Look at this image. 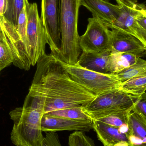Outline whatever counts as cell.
<instances>
[{"label":"cell","instance_id":"8","mask_svg":"<svg viewBox=\"0 0 146 146\" xmlns=\"http://www.w3.org/2000/svg\"><path fill=\"white\" fill-rule=\"evenodd\" d=\"M88 20L86 30L80 37V47L82 52L97 53L111 49V30L98 18L92 17Z\"/></svg>","mask_w":146,"mask_h":146},{"label":"cell","instance_id":"24","mask_svg":"<svg viewBox=\"0 0 146 146\" xmlns=\"http://www.w3.org/2000/svg\"><path fill=\"white\" fill-rule=\"evenodd\" d=\"M69 146H95L93 141L82 131H76L68 137Z\"/></svg>","mask_w":146,"mask_h":146},{"label":"cell","instance_id":"17","mask_svg":"<svg viewBox=\"0 0 146 146\" xmlns=\"http://www.w3.org/2000/svg\"><path fill=\"white\" fill-rule=\"evenodd\" d=\"M139 57L128 53L111 52L107 65L108 73L115 74L129 67L137 62Z\"/></svg>","mask_w":146,"mask_h":146},{"label":"cell","instance_id":"10","mask_svg":"<svg viewBox=\"0 0 146 146\" xmlns=\"http://www.w3.org/2000/svg\"><path fill=\"white\" fill-rule=\"evenodd\" d=\"M0 28L4 33L10 47L13 58V64L20 69L29 70L31 66L25 45L21 40L16 28L0 15Z\"/></svg>","mask_w":146,"mask_h":146},{"label":"cell","instance_id":"19","mask_svg":"<svg viewBox=\"0 0 146 146\" xmlns=\"http://www.w3.org/2000/svg\"><path fill=\"white\" fill-rule=\"evenodd\" d=\"M115 74L122 83L134 77L146 76V60L139 57L133 66Z\"/></svg>","mask_w":146,"mask_h":146},{"label":"cell","instance_id":"9","mask_svg":"<svg viewBox=\"0 0 146 146\" xmlns=\"http://www.w3.org/2000/svg\"><path fill=\"white\" fill-rule=\"evenodd\" d=\"M115 1L120 7L121 13L115 21L108 28L131 34L145 46L140 30L136 22V18L140 12L146 7L145 4L140 3L138 0Z\"/></svg>","mask_w":146,"mask_h":146},{"label":"cell","instance_id":"15","mask_svg":"<svg viewBox=\"0 0 146 146\" xmlns=\"http://www.w3.org/2000/svg\"><path fill=\"white\" fill-rule=\"evenodd\" d=\"M111 53V49L97 53L82 52L77 63L82 67L91 71L109 74L107 65Z\"/></svg>","mask_w":146,"mask_h":146},{"label":"cell","instance_id":"12","mask_svg":"<svg viewBox=\"0 0 146 146\" xmlns=\"http://www.w3.org/2000/svg\"><path fill=\"white\" fill-rule=\"evenodd\" d=\"M111 30V53H128L140 57L146 52V47L134 36L118 31Z\"/></svg>","mask_w":146,"mask_h":146},{"label":"cell","instance_id":"28","mask_svg":"<svg viewBox=\"0 0 146 146\" xmlns=\"http://www.w3.org/2000/svg\"><path fill=\"white\" fill-rule=\"evenodd\" d=\"M141 114L146 119V93L140 96L132 109Z\"/></svg>","mask_w":146,"mask_h":146},{"label":"cell","instance_id":"3","mask_svg":"<svg viewBox=\"0 0 146 146\" xmlns=\"http://www.w3.org/2000/svg\"><path fill=\"white\" fill-rule=\"evenodd\" d=\"M44 111L17 107L10 111L13 122L11 140L16 146H42L44 136L41 129Z\"/></svg>","mask_w":146,"mask_h":146},{"label":"cell","instance_id":"27","mask_svg":"<svg viewBox=\"0 0 146 146\" xmlns=\"http://www.w3.org/2000/svg\"><path fill=\"white\" fill-rule=\"evenodd\" d=\"M136 22L140 30L146 47V7L140 12L136 18Z\"/></svg>","mask_w":146,"mask_h":146},{"label":"cell","instance_id":"20","mask_svg":"<svg viewBox=\"0 0 146 146\" xmlns=\"http://www.w3.org/2000/svg\"><path fill=\"white\" fill-rule=\"evenodd\" d=\"M133 96L140 97L146 91V76L134 77L122 83L119 89Z\"/></svg>","mask_w":146,"mask_h":146},{"label":"cell","instance_id":"25","mask_svg":"<svg viewBox=\"0 0 146 146\" xmlns=\"http://www.w3.org/2000/svg\"><path fill=\"white\" fill-rule=\"evenodd\" d=\"M27 23V14L26 5H25L19 15L17 31L21 40L25 45L26 48V31Z\"/></svg>","mask_w":146,"mask_h":146},{"label":"cell","instance_id":"4","mask_svg":"<svg viewBox=\"0 0 146 146\" xmlns=\"http://www.w3.org/2000/svg\"><path fill=\"white\" fill-rule=\"evenodd\" d=\"M139 97L116 89L97 96L84 109L93 120H97L132 110Z\"/></svg>","mask_w":146,"mask_h":146},{"label":"cell","instance_id":"26","mask_svg":"<svg viewBox=\"0 0 146 146\" xmlns=\"http://www.w3.org/2000/svg\"><path fill=\"white\" fill-rule=\"evenodd\" d=\"M42 146H62L61 144L59 136L56 132H46L44 137Z\"/></svg>","mask_w":146,"mask_h":146},{"label":"cell","instance_id":"32","mask_svg":"<svg viewBox=\"0 0 146 146\" xmlns=\"http://www.w3.org/2000/svg\"><path fill=\"white\" fill-rule=\"evenodd\" d=\"M105 1H110V0H105Z\"/></svg>","mask_w":146,"mask_h":146},{"label":"cell","instance_id":"2","mask_svg":"<svg viewBox=\"0 0 146 146\" xmlns=\"http://www.w3.org/2000/svg\"><path fill=\"white\" fill-rule=\"evenodd\" d=\"M80 0H60L61 46L58 58L68 65H75L80 56L78 32Z\"/></svg>","mask_w":146,"mask_h":146},{"label":"cell","instance_id":"22","mask_svg":"<svg viewBox=\"0 0 146 146\" xmlns=\"http://www.w3.org/2000/svg\"><path fill=\"white\" fill-rule=\"evenodd\" d=\"M131 110H132L115 113L95 120L118 128L124 124H128L129 117Z\"/></svg>","mask_w":146,"mask_h":146},{"label":"cell","instance_id":"29","mask_svg":"<svg viewBox=\"0 0 146 146\" xmlns=\"http://www.w3.org/2000/svg\"><path fill=\"white\" fill-rule=\"evenodd\" d=\"M7 7V0H0V15L4 16Z\"/></svg>","mask_w":146,"mask_h":146},{"label":"cell","instance_id":"5","mask_svg":"<svg viewBox=\"0 0 146 146\" xmlns=\"http://www.w3.org/2000/svg\"><path fill=\"white\" fill-rule=\"evenodd\" d=\"M62 62L71 78L95 96L119 89L121 85L115 74L97 72L83 68L77 63L70 65Z\"/></svg>","mask_w":146,"mask_h":146},{"label":"cell","instance_id":"14","mask_svg":"<svg viewBox=\"0 0 146 146\" xmlns=\"http://www.w3.org/2000/svg\"><path fill=\"white\" fill-rule=\"evenodd\" d=\"M129 133L128 135L130 146H146V119L141 114L132 110L129 117Z\"/></svg>","mask_w":146,"mask_h":146},{"label":"cell","instance_id":"1","mask_svg":"<svg viewBox=\"0 0 146 146\" xmlns=\"http://www.w3.org/2000/svg\"><path fill=\"white\" fill-rule=\"evenodd\" d=\"M31 87L44 99V115L65 108H84L97 97L73 80L62 61L51 53L39 58Z\"/></svg>","mask_w":146,"mask_h":146},{"label":"cell","instance_id":"7","mask_svg":"<svg viewBox=\"0 0 146 146\" xmlns=\"http://www.w3.org/2000/svg\"><path fill=\"white\" fill-rule=\"evenodd\" d=\"M60 0H42L41 20L51 53L58 57L60 49Z\"/></svg>","mask_w":146,"mask_h":146},{"label":"cell","instance_id":"21","mask_svg":"<svg viewBox=\"0 0 146 146\" xmlns=\"http://www.w3.org/2000/svg\"><path fill=\"white\" fill-rule=\"evenodd\" d=\"M28 0H7L5 19L17 30L19 15Z\"/></svg>","mask_w":146,"mask_h":146},{"label":"cell","instance_id":"6","mask_svg":"<svg viewBox=\"0 0 146 146\" xmlns=\"http://www.w3.org/2000/svg\"><path fill=\"white\" fill-rule=\"evenodd\" d=\"M25 5L27 18V51L31 66H34L39 58L46 53V45L48 42L36 3H30L28 1Z\"/></svg>","mask_w":146,"mask_h":146},{"label":"cell","instance_id":"30","mask_svg":"<svg viewBox=\"0 0 146 146\" xmlns=\"http://www.w3.org/2000/svg\"><path fill=\"white\" fill-rule=\"evenodd\" d=\"M114 146H130L129 143L125 141H121L118 142Z\"/></svg>","mask_w":146,"mask_h":146},{"label":"cell","instance_id":"31","mask_svg":"<svg viewBox=\"0 0 146 146\" xmlns=\"http://www.w3.org/2000/svg\"><path fill=\"white\" fill-rule=\"evenodd\" d=\"M4 68H5V67H4L3 65L0 62V72H1L3 69H4Z\"/></svg>","mask_w":146,"mask_h":146},{"label":"cell","instance_id":"11","mask_svg":"<svg viewBox=\"0 0 146 146\" xmlns=\"http://www.w3.org/2000/svg\"><path fill=\"white\" fill-rule=\"evenodd\" d=\"M93 127V121H80L44 115L41 122L42 132L73 131L88 132Z\"/></svg>","mask_w":146,"mask_h":146},{"label":"cell","instance_id":"16","mask_svg":"<svg viewBox=\"0 0 146 146\" xmlns=\"http://www.w3.org/2000/svg\"><path fill=\"white\" fill-rule=\"evenodd\" d=\"M92 128L104 146H114L121 141L129 143L127 135L121 133L118 127L94 120H93Z\"/></svg>","mask_w":146,"mask_h":146},{"label":"cell","instance_id":"13","mask_svg":"<svg viewBox=\"0 0 146 146\" xmlns=\"http://www.w3.org/2000/svg\"><path fill=\"white\" fill-rule=\"evenodd\" d=\"M83 6L92 13L93 17L100 20L107 27L118 18L120 7L105 0H80Z\"/></svg>","mask_w":146,"mask_h":146},{"label":"cell","instance_id":"23","mask_svg":"<svg viewBox=\"0 0 146 146\" xmlns=\"http://www.w3.org/2000/svg\"><path fill=\"white\" fill-rule=\"evenodd\" d=\"M12 51L7 42L4 33L0 28V62L4 67L13 63Z\"/></svg>","mask_w":146,"mask_h":146},{"label":"cell","instance_id":"18","mask_svg":"<svg viewBox=\"0 0 146 146\" xmlns=\"http://www.w3.org/2000/svg\"><path fill=\"white\" fill-rule=\"evenodd\" d=\"M44 115L80 121H93L92 117L85 111L83 107L65 108L48 112Z\"/></svg>","mask_w":146,"mask_h":146}]
</instances>
